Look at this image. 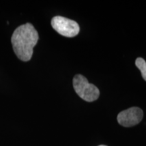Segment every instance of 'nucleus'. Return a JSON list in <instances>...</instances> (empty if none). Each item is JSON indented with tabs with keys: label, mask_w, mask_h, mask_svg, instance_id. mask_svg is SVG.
Segmentation results:
<instances>
[{
	"label": "nucleus",
	"mask_w": 146,
	"mask_h": 146,
	"mask_svg": "<svg viewBox=\"0 0 146 146\" xmlns=\"http://www.w3.org/2000/svg\"><path fill=\"white\" fill-rule=\"evenodd\" d=\"M39 40V35L30 23L18 27L11 38L14 53L20 60L28 62L31 59L33 48Z\"/></svg>",
	"instance_id": "1"
},
{
	"label": "nucleus",
	"mask_w": 146,
	"mask_h": 146,
	"mask_svg": "<svg viewBox=\"0 0 146 146\" xmlns=\"http://www.w3.org/2000/svg\"><path fill=\"white\" fill-rule=\"evenodd\" d=\"M73 87L78 96L86 102L96 101L100 96V91L98 87L89 83L87 78L81 74L74 76Z\"/></svg>",
	"instance_id": "2"
},
{
	"label": "nucleus",
	"mask_w": 146,
	"mask_h": 146,
	"mask_svg": "<svg viewBox=\"0 0 146 146\" xmlns=\"http://www.w3.org/2000/svg\"><path fill=\"white\" fill-rule=\"evenodd\" d=\"M51 24L56 32L66 37L75 36L80 31V27L76 22L63 16H55L52 18Z\"/></svg>",
	"instance_id": "3"
},
{
	"label": "nucleus",
	"mask_w": 146,
	"mask_h": 146,
	"mask_svg": "<svg viewBox=\"0 0 146 146\" xmlns=\"http://www.w3.org/2000/svg\"><path fill=\"white\" fill-rule=\"evenodd\" d=\"M143 117V110L138 107H132L118 114L117 120L120 125L130 127L137 125Z\"/></svg>",
	"instance_id": "4"
},
{
	"label": "nucleus",
	"mask_w": 146,
	"mask_h": 146,
	"mask_svg": "<svg viewBox=\"0 0 146 146\" xmlns=\"http://www.w3.org/2000/svg\"><path fill=\"white\" fill-rule=\"evenodd\" d=\"M135 65L141 71L142 77L146 81V62L142 58H137L135 61Z\"/></svg>",
	"instance_id": "5"
},
{
	"label": "nucleus",
	"mask_w": 146,
	"mask_h": 146,
	"mask_svg": "<svg viewBox=\"0 0 146 146\" xmlns=\"http://www.w3.org/2000/svg\"><path fill=\"white\" fill-rule=\"evenodd\" d=\"M99 146H107V145H99Z\"/></svg>",
	"instance_id": "6"
}]
</instances>
